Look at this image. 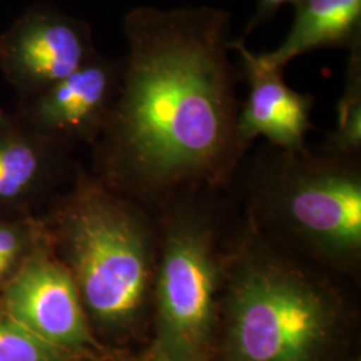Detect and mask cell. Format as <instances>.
Masks as SVG:
<instances>
[{
    "label": "cell",
    "instance_id": "6da1fadb",
    "mask_svg": "<svg viewBox=\"0 0 361 361\" xmlns=\"http://www.w3.org/2000/svg\"><path fill=\"white\" fill-rule=\"evenodd\" d=\"M128 54L116 102L97 140L111 185L165 192L216 180L238 161L232 16L209 6H141L123 18Z\"/></svg>",
    "mask_w": 361,
    "mask_h": 361
},
{
    "label": "cell",
    "instance_id": "7a4b0ae2",
    "mask_svg": "<svg viewBox=\"0 0 361 361\" xmlns=\"http://www.w3.org/2000/svg\"><path fill=\"white\" fill-rule=\"evenodd\" d=\"M219 301L222 361H337L348 341L344 300L269 250L235 261Z\"/></svg>",
    "mask_w": 361,
    "mask_h": 361
},
{
    "label": "cell",
    "instance_id": "3957f363",
    "mask_svg": "<svg viewBox=\"0 0 361 361\" xmlns=\"http://www.w3.org/2000/svg\"><path fill=\"white\" fill-rule=\"evenodd\" d=\"M52 226V250L75 283L94 335L129 340L145 322L154 280V246L142 216L82 176Z\"/></svg>",
    "mask_w": 361,
    "mask_h": 361
},
{
    "label": "cell",
    "instance_id": "277c9868",
    "mask_svg": "<svg viewBox=\"0 0 361 361\" xmlns=\"http://www.w3.org/2000/svg\"><path fill=\"white\" fill-rule=\"evenodd\" d=\"M280 152L267 180L274 217L314 256L335 265H355L361 253L356 157Z\"/></svg>",
    "mask_w": 361,
    "mask_h": 361
},
{
    "label": "cell",
    "instance_id": "5b68a950",
    "mask_svg": "<svg viewBox=\"0 0 361 361\" xmlns=\"http://www.w3.org/2000/svg\"><path fill=\"white\" fill-rule=\"evenodd\" d=\"M221 280L207 222L174 221L155 265V334L149 353L173 361H207L217 343Z\"/></svg>",
    "mask_w": 361,
    "mask_h": 361
},
{
    "label": "cell",
    "instance_id": "8992f818",
    "mask_svg": "<svg viewBox=\"0 0 361 361\" xmlns=\"http://www.w3.org/2000/svg\"><path fill=\"white\" fill-rule=\"evenodd\" d=\"M97 54L90 25L49 3L28 7L0 35V70L22 102L68 77Z\"/></svg>",
    "mask_w": 361,
    "mask_h": 361
},
{
    "label": "cell",
    "instance_id": "52a82bcc",
    "mask_svg": "<svg viewBox=\"0 0 361 361\" xmlns=\"http://www.w3.org/2000/svg\"><path fill=\"white\" fill-rule=\"evenodd\" d=\"M0 313L78 359L106 353L94 335L77 286L52 246L38 252L0 295Z\"/></svg>",
    "mask_w": 361,
    "mask_h": 361
},
{
    "label": "cell",
    "instance_id": "ba28073f",
    "mask_svg": "<svg viewBox=\"0 0 361 361\" xmlns=\"http://www.w3.org/2000/svg\"><path fill=\"white\" fill-rule=\"evenodd\" d=\"M123 59L97 54L68 77L22 102L18 114L40 134L68 146L97 142L116 102Z\"/></svg>",
    "mask_w": 361,
    "mask_h": 361
},
{
    "label": "cell",
    "instance_id": "9c48e42d",
    "mask_svg": "<svg viewBox=\"0 0 361 361\" xmlns=\"http://www.w3.org/2000/svg\"><path fill=\"white\" fill-rule=\"evenodd\" d=\"M231 47L241 58V70L249 85L247 98L237 118L240 143L246 149L262 137L286 153L307 150L314 97L290 89L283 77L284 71L261 65L257 54L247 49L244 39H233Z\"/></svg>",
    "mask_w": 361,
    "mask_h": 361
},
{
    "label": "cell",
    "instance_id": "30bf717a",
    "mask_svg": "<svg viewBox=\"0 0 361 361\" xmlns=\"http://www.w3.org/2000/svg\"><path fill=\"white\" fill-rule=\"evenodd\" d=\"M63 143L40 134L18 113L0 125V214H26L66 164Z\"/></svg>",
    "mask_w": 361,
    "mask_h": 361
},
{
    "label": "cell",
    "instance_id": "8fae6325",
    "mask_svg": "<svg viewBox=\"0 0 361 361\" xmlns=\"http://www.w3.org/2000/svg\"><path fill=\"white\" fill-rule=\"evenodd\" d=\"M295 22L273 51L257 54L259 63L284 71L297 56L320 49H347L361 44V0H301Z\"/></svg>",
    "mask_w": 361,
    "mask_h": 361
},
{
    "label": "cell",
    "instance_id": "7c38bea8",
    "mask_svg": "<svg viewBox=\"0 0 361 361\" xmlns=\"http://www.w3.org/2000/svg\"><path fill=\"white\" fill-rule=\"evenodd\" d=\"M50 245L44 224L27 214H0V295L31 258Z\"/></svg>",
    "mask_w": 361,
    "mask_h": 361
},
{
    "label": "cell",
    "instance_id": "4fadbf2b",
    "mask_svg": "<svg viewBox=\"0 0 361 361\" xmlns=\"http://www.w3.org/2000/svg\"><path fill=\"white\" fill-rule=\"evenodd\" d=\"M361 149V44L349 50L344 91L337 106V125L325 152L356 157Z\"/></svg>",
    "mask_w": 361,
    "mask_h": 361
},
{
    "label": "cell",
    "instance_id": "5bb4252c",
    "mask_svg": "<svg viewBox=\"0 0 361 361\" xmlns=\"http://www.w3.org/2000/svg\"><path fill=\"white\" fill-rule=\"evenodd\" d=\"M0 313V361H79Z\"/></svg>",
    "mask_w": 361,
    "mask_h": 361
},
{
    "label": "cell",
    "instance_id": "9a60e30c",
    "mask_svg": "<svg viewBox=\"0 0 361 361\" xmlns=\"http://www.w3.org/2000/svg\"><path fill=\"white\" fill-rule=\"evenodd\" d=\"M300 1L301 0H257L255 13L249 19L245 30H244V35L241 39L245 40V38H247L256 28L268 23L285 4L296 6Z\"/></svg>",
    "mask_w": 361,
    "mask_h": 361
},
{
    "label": "cell",
    "instance_id": "2e32d148",
    "mask_svg": "<svg viewBox=\"0 0 361 361\" xmlns=\"http://www.w3.org/2000/svg\"><path fill=\"white\" fill-rule=\"evenodd\" d=\"M140 361H173L166 357H162V356H158V355H153V353H147L145 357H142Z\"/></svg>",
    "mask_w": 361,
    "mask_h": 361
},
{
    "label": "cell",
    "instance_id": "e0dca14e",
    "mask_svg": "<svg viewBox=\"0 0 361 361\" xmlns=\"http://www.w3.org/2000/svg\"><path fill=\"white\" fill-rule=\"evenodd\" d=\"M8 118H10V114H7V113L0 107V125L4 123V122H7Z\"/></svg>",
    "mask_w": 361,
    "mask_h": 361
},
{
    "label": "cell",
    "instance_id": "ac0fdd59",
    "mask_svg": "<svg viewBox=\"0 0 361 361\" xmlns=\"http://www.w3.org/2000/svg\"><path fill=\"white\" fill-rule=\"evenodd\" d=\"M356 361H360V360H356Z\"/></svg>",
    "mask_w": 361,
    "mask_h": 361
}]
</instances>
